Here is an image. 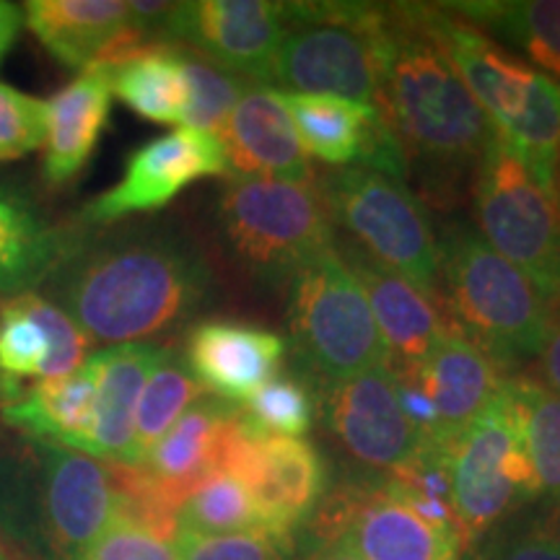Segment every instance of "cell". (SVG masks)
<instances>
[{
	"label": "cell",
	"instance_id": "1",
	"mask_svg": "<svg viewBox=\"0 0 560 560\" xmlns=\"http://www.w3.org/2000/svg\"><path fill=\"white\" fill-rule=\"evenodd\" d=\"M91 342H149L192 317L213 289L198 249L170 234L83 240L45 280Z\"/></svg>",
	"mask_w": 560,
	"mask_h": 560
},
{
	"label": "cell",
	"instance_id": "2",
	"mask_svg": "<svg viewBox=\"0 0 560 560\" xmlns=\"http://www.w3.org/2000/svg\"><path fill=\"white\" fill-rule=\"evenodd\" d=\"M376 112L408 159L439 172L478 166L495 130L433 39L420 3L384 5Z\"/></svg>",
	"mask_w": 560,
	"mask_h": 560
},
{
	"label": "cell",
	"instance_id": "3",
	"mask_svg": "<svg viewBox=\"0 0 560 560\" xmlns=\"http://www.w3.org/2000/svg\"><path fill=\"white\" fill-rule=\"evenodd\" d=\"M439 280V301L450 325L501 366L542 353L552 304L470 226L444 231Z\"/></svg>",
	"mask_w": 560,
	"mask_h": 560
},
{
	"label": "cell",
	"instance_id": "4",
	"mask_svg": "<svg viewBox=\"0 0 560 560\" xmlns=\"http://www.w3.org/2000/svg\"><path fill=\"white\" fill-rule=\"evenodd\" d=\"M285 16L270 81L289 94L340 96L374 107L384 5L285 3Z\"/></svg>",
	"mask_w": 560,
	"mask_h": 560
},
{
	"label": "cell",
	"instance_id": "5",
	"mask_svg": "<svg viewBox=\"0 0 560 560\" xmlns=\"http://www.w3.org/2000/svg\"><path fill=\"white\" fill-rule=\"evenodd\" d=\"M219 219L231 252L252 276L268 283L291 280L306 262L335 247L317 182L231 177Z\"/></svg>",
	"mask_w": 560,
	"mask_h": 560
},
{
	"label": "cell",
	"instance_id": "6",
	"mask_svg": "<svg viewBox=\"0 0 560 560\" xmlns=\"http://www.w3.org/2000/svg\"><path fill=\"white\" fill-rule=\"evenodd\" d=\"M289 332L301 366L327 384L389 361L366 293L338 247L325 249L291 278Z\"/></svg>",
	"mask_w": 560,
	"mask_h": 560
},
{
	"label": "cell",
	"instance_id": "7",
	"mask_svg": "<svg viewBox=\"0 0 560 560\" xmlns=\"http://www.w3.org/2000/svg\"><path fill=\"white\" fill-rule=\"evenodd\" d=\"M330 221L348 231L361 252L439 299V242L405 179L346 166L317 182Z\"/></svg>",
	"mask_w": 560,
	"mask_h": 560
},
{
	"label": "cell",
	"instance_id": "8",
	"mask_svg": "<svg viewBox=\"0 0 560 560\" xmlns=\"http://www.w3.org/2000/svg\"><path fill=\"white\" fill-rule=\"evenodd\" d=\"M446 457L462 548L480 540L509 511L542 495L524 444L520 410L506 384L478 418L446 444Z\"/></svg>",
	"mask_w": 560,
	"mask_h": 560
},
{
	"label": "cell",
	"instance_id": "9",
	"mask_svg": "<svg viewBox=\"0 0 560 560\" xmlns=\"http://www.w3.org/2000/svg\"><path fill=\"white\" fill-rule=\"evenodd\" d=\"M472 202L480 236L552 306L560 299V195L532 177L499 138L478 161Z\"/></svg>",
	"mask_w": 560,
	"mask_h": 560
},
{
	"label": "cell",
	"instance_id": "10",
	"mask_svg": "<svg viewBox=\"0 0 560 560\" xmlns=\"http://www.w3.org/2000/svg\"><path fill=\"white\" fill-rule=\"evenodd\" d=\"M340 548L361 560H462L457 532L433 527L382 478H355L325 490L293 548Z\"/></svg>",
	"mask_w": 560,
	"mask_h": 560
},
{
	"label": "cell",
	"instance_id": "11",
	"mask_svg": "<svg viewBox=\"0 0 560 560\" xmlns=\"http://www.w3.org/2000/svg\"><path fill=\"white\" fill-rule=\"evenodd\" d=\"M223 470L249 488L268 535L289 548L327 490V467L317 446L306 439L257 433L242 412L223 452Z\"/></svg>",
	"mask_w": 560,
	"mask_h": 560
},
{
	"label": "cell",
	"instance_id": "12",
	"mask_svg": "<svg viewBox=\"0 0 560 560\" xmlns=\"http://www.w3.org/2000/svg\"><path fill=\"white\" fill-rule=\"evenodd\" d=\"M30 450L45 560H75L117 514L112 465L55 441L30 439Z\"/></svg>",
	"mask_w": 560,
	"mask_h": 560
},
{
	"label": "cell",
	"instance_id": "13",
	"mask_svg": "<svg viewBox=\"0 0 560 560\" xmlns=\"http://www.w3.org/2000/svg\"><path fill=\"white\" fill-rule=\"evenodd\" d=\"M322 412L342 452L361 465L369 478H387L429 444L402 412L389 366L332 382L325 389Z\"/></svg>",
	"mask_w": 560,
	"mask_h": 560
},
{
	"label": "cell",
	"instance_id": "14",
	"mask_svg": "<svg viewBox=\"0 0 560 560\" xmlns=\"http://www.w3.org/2000/svg\"><path fill=\"white\" fill-rule=\"evenodd\" d=\"M229 161L221 140L179 128L149 140L130 153L122 179L81 210L83 226H109L128 215L151 213L177 198L192 182L226 177Z\"/></svg>",
	"mask_w": 560,
	"mask_h": 560
},
{
	"label": "cell",
	"instance_id": "15",
	"mask_svg": "<svg viewBox=\"0 0 560 560\" xmlns=\"http://www.w3.org/2000/svg\"><path fill=\"white\" fill-rule=\"evenodd\" d=\"M289 16L272 0H195L174 3L164 42L185 45L215 66L255 83L270 81Z\"/></svg>",
	"mask_w": 560,
	"mask_h": 560
},
{
	"label": "cell",
	"instance_id": "16",
	"mask_svg": "<svg viewBox=\"0 0 560 560\" xmlns=\"http://www.w3.org/2000/svg\"><path fill=\"white\" fill-rule=\"evenodd\" d=\"M91 340L66 310L30 291L0 301V405L16 400L26 380H58L89 361Z\"/></svg>",
	"mask_w": 560,
	"mask_h": 560
},
{
	"label": "cell",
	"instance_id": "17",
	"mask_svg": "<svg viewBox=\"0 0 560 560\" xmlns=\"http://www.w3.org/2000/svg\"><path fill=\"white\" fill-rule=\"evenodd\" d=\"M306 153L332 166H353L405 179L408 156L376 107L340 96L278 91Z\"/></svg>",
	"mask_w": 560,
	"mask_h": 560
},
{
	"label": "cell",
	"instance_id": "18",
	"mask_svg": "<svg viewBox=\"0 0 560 560\" xmlns=\"http://www.w3.org/2000/svg\"><path fill=\"white\" fill-rule=\"evenodd\" d=\"M420 9H423V21L433 39L450 58L472 100L486 112L495 138L503 136L527 109L540 70L503 50L490 34L459 19L457 13L446 9V3H420Z\"/></svg>",
	"mask_w": 560,
	"mask_h": 560
},
{
	"label": "cell",
	"instance_id": "19",
	"mask_svg": "<svg viewBox=\"0 0 560 560\" xmlns=\"http://www.w3.org/2000/svg\"><path fill=\"white\" fill-rule=\"evenodd\" d=\"M185 361L200 387L229 402H247L280 369L285 340L240 319H202L187 330Z\"/></svg>",
	"mask_w": 560,
	"mask_h": 560
},
{
	"label": "cell",
	"instance_id": "20",
	"mask_svg": "<svg viewBox=\"0 0 560 560\" xmlns=\"http://www.w3.org/2000/svg\"><path fill=\"white\" fill-rule=\"evenodd\" d=\"M21 9L45 50L79 73L149 45L132 26L128 0H30Z\"/></svg>",
	"mask_w": 560,
	"mask_h": 560
},
{
	"label": "cell",
	"instance_id": "21",
	"mask_svg": "<svg viewBox=\"0 0 560 560\" xmlns=\"http://www.w3.org/2000/svg\"><path fill=\"white\" fill-rule=\"evenodd\" d=\"M338 252L366 293L371 314H374L384 346H387L389 371L418 366L436 348V342L452 330L450 319L441 310V301L371 260L359 249L346 247Z\"/></svg>",
	"mask_w": 560,
	"mask_h": 560
},
{
	"label": "cell",
	"instance_id": "22",
	"mask_svg": "<svg viewBox=\"0 0 560 560\" xmlns=\"http://www.w3.org/2000/svg\"><path fill=\"white\" fill-rule=\"evenodd\" d=\"M503 369L506 366H501L493 355L452 327L418 366L392 374L418 384L431 397L439 410V433L431 441L446 446L503 389Z\"/></svg>",
	"mask_w": 560,
	"mask_h": 560
},
{
	"label": "cell",
	"instance_id": "23",
	"mask_svg": "<svg viewBox=\"0 0 560 560\" xmlns=\"http://www.w3.org/2000/svg\"><path fill=\"white\" fill-rule=\"evenodd\" d=\"M229 177L314 182L304 145L276 89L249 83L221 136Z\"/></svg>",
	"mask_w": 560,
	"mask_h": 560
},
{
	"label": "cell",
	"instance_id": "24",
	"mask_svg": "<svg viewBox=\"0 0 560 560\" xmlns=\"http://www.w3.org/2000/svg\"><path fill=\"white\" fill-rule=\"evenodd\" d=\"M240 412L242 405L236 402L213 395L200 397L143 459L140 470L156 482L164 501L174 509V516L195 486L215 470H223V452Z\"/></svg>",
	"mask_w": 560,
	"mask_h": 560
},
{
	"label": "cell",
	"instance_id": "25",
	"mask_svg": "<svg viewBox=\"0 0 560 560\" xmlns=\"http://www.w3.org/2000/svg\"><path fill=\"white\" fill-rule=\"evenodd\" d=\"M112 86L107 68L89 66L47 102L45 179L70 185L94 156L109 125Z\"/></svg>",
	"mask_w": 560,
	"mask_h": 560
},
{
	"label": "cell",
	"instance_id": "26",
	"mask_svg": "<svg viewBox=\"0 0 560 560\" xmlns=\"http://www.w3.org/2000/svg\"><path fill=\"white\" fill-rule=\"evenodd\" d=\"M170 346L159 342H130L94 353L96 371V410L94 429L83 446V454L96 459L128 462L136 431V410L145 382L164 359Z\"/></svg>",
	"mask_w": 560,
	"mask_h": 560
},
{
	"label": "cell",
	"instance_id": "27",
	"mask_svg": "<svg viewBox=\"0 0 560 560\" xmlns=\"http://www.w3.org/2000/svg\"><path fill=\"white\" fill-rule=\"evenodd\" d=\"M81 242L79 231L52 226L32 200L0 187V301L45 283Z\"/></svg>",
	"mask_w": 560,
	"mask_h": 560
},
{
	"label": "cell",
	"instance_id": "28",
	"mask_svg": "<svg viewBox=\"0 0 560 560\" xmlns=\"http://www.w3.org/2000/svg\"><path fill=\"white\" fill-rule=\"evenodd\" d=\"M96 380L100 371L94 355H89V361L73 374L39 380L21 389L16 400L0 405V416L26 439L55 441L68 450L83 452L94 429Z\"/></svg>",
	"mask_w": 560,
	"mask_h": 560
},
{
	"label": "cell",
	"instance_id": "29",
	"mask_svg": "<svg viewBox=\"0 0 560 560\" xmlns=\"http://www.w3.org/2000/svg\"><path fill=\"white\" fill-rule=\"evenodd\" d=\"M100 66L107 68L112 96L122 100L138 117L159 125L182 122L187 83L179 45L153 42Z\"/></svg>",
	"mask_w": 560,
	"mask_h": 560
},
{
	"label": "cell",
	"instance_id": "30",
	"mask_svg": "<svg viewBox=\"0 0 560 560\" xmlns=\"http://www.w3.org/2000/svg\"><path fill=\"white\" fill-rule=\"evenodd\" d=\"M446 9L520 47L542 75L560 83V0H475Z\"/></svg>",
	"mask_w": 560,
	"mask_h": 560
},
{
	"label": "cell",
	"instance_id": "31",
	"mask_svg": "<svg viewBox=\"0 0 560 560\" xmlns=\"http://www.w3.org/2000/svg\"><path fill=\"white\" fill-rule=\"evenodd\" d=\"M208 392L195 380L185 355L177 348L166 350L164 359L153 369L145 382L143 395L136 410V431H132V446L125 465L140 467L149 452L159 444V439L177 423L182 412L206 397Z\"/></svg>",
	"mask_w": 560,
	"mask_h": 560
},
{
	"label": "cell",
	"instance_id": "32",
	"mask_svg": "<svg viewBox=\"0 0 560 560\" xmlns=\"http://www.w3.org/2000/svg\"><path fill=\"white\" fill-rule=\"evenodd\" d=\"M177 535H242L265 532V520L249 488L229 470H215L190 490L177 509ZM272 537V535H270Z\"/></svg>",
	"mask_w": 560,
	"mask_h": 560
},
{
	"label": "cell",
	"instance_id": "33",
	"mask_svg": "<svg viewBox=\"0 0 560 560\" xmlns=\"http://www.w3.org/2000/svg\"><path fill=\"white\" fill-rule=\"evenodd\" d=\"M506 387L514 397L522 418L524 444L535 467L540 493L560 495V395L529 371L506 376Z\"/></svg>",
	"mask_w": 560,
	"mask_h": 560
},
{
	"label": "cell",
	"instance_id": "34",
	"mask_svg": "<svg viewBox=\"0 0 560 560\" xmlns=\"http://www.w3.org/2000/svg\"><path fill=\"white\" fill-rule=\"evenodd\" d=\"M182 47V66H185V83H187V100L185 112H182V125L185 128L208 132V136L219 138L226 130V122L234 112L236 102L247 91L252 81L242 75L229 73L206 55Z\"/></svg>",
	"mask_w": 560,
	"mask_h": 560
},
{
	"label": "cell",
	"instance_id": "35",
	"mask_svg": "<svg viewBox=\"0 0 560 560\" xmlns=\"http://www.w3.org/2000/svg\"><path fill=\"white\" fill-rule=\"evenodd\" d=\"M242 416L265 436L301 439L314 423V392L299 376H276L244 402Z\"/></svg>",
	"mask_w": 560,
	"mask_h": 560
},
{
	"label": "cell",
	"instance_id": "36",
	"mask_svg": "<svg viewBox=\"0 0 560 560\" xmlns=\"http://www.w3.org/2000/svg\"><path fill=\"white\" fill-rule=\"evenodd\" d=\"M47 102L0 81V161L30 156L45 145Z\"/></svg>",
	"mask_w": 560,
	"mask_h": 560
},
{
	"label": "cell",
	"instance_id": "37",
	"mask_svg": "<svg viewBox=\"0 0 560 560\" xmlns=\"http://www.w3.org/2000/svg\"><path fill=\"white\" fill-rule=\"evenodd\" d=\"M75 560H179V552L166 537L115 514L109 527Z\"/></svg>",
	"mask_w": 560,
	"mask_h": 560
},
{
	"label": "cell",
	"instance_id": "38",
	"mask_svg": "<svg viewBox=\"0 0 560 560\" xmlns=\"http://www.w3.org/2000/svg\"><path fill=\"white\" fill-rule=\"evenodd\" d=\"M179 560H291L293 548L265 532L242 535H177Z\"/></svg>",
	"mask_w": 560,
	"mask_h": 560
},
{
	"label": "cell",
	"instance_id": "39",
	"mask_svg": "<svg viewBox=\"0 0 560 560\" xmlns=\"http://www.w3.org/2000/svg\"><path fill=\"white\" fill-rule=\"evenodd\" d=\"M486 560H560V552L540 529H527L509 537L488 552Z\"/></svg>",
	"mask_w": 560,
	"mask_h": 560
},
{
	"label": "cell",
	"instance_id": "40",
	"mask_svg": "<svg viewBox=\"0 0 560 560\" xmlns=\"http://www.w3.org/2000/svg\"><path fill=\"white\" fill-rule=\"evenodd\" d=\"M540 359H542L545 384H548L556 395H560V299L558 304L552 306L550 330H548V338H545Z\"/></svg>",
	"mask_w": 560,
	"mask_h": 560
},
{
	"label": "cell",
	"instance_id": "41",
	"mask_svg": "<svg viewBox=\"0 0 560 560\" xmlns=\"http://www.w3.org/2000/svg\"><path fill=\"white\" fill-rule=\"evenodd\" d=\"M21 26H24V9L11 0H0V62L16 42Z\"/></svg>",
	"mask_w": 560,
	"mask_h": 560
},
{
	"label": "cell",
	"instance_id": "42",
	"mask_svg": "<svg viewBox=\"0 0 560 560\" xmlns=\"http://www.w3.org/2000/svg\"><path fill=\"white\" fill-rule=\"evenodd\" d=\"M291 560H361L350 552L340 550V548H293V558Z\"/></svg>",
	"mask_w": 560,
	"mask_h": 560
},
{
	"label": "cell",
	"instance_id": "43",
	"mask_svg": "<svg viewBox=\"0 0 560 560\" xmlns=\"http://www.w3.org/2000/svg\"><path fill=\"white\" fill-rule=\"evenodd\" d=\"M537 529H540L542 535L548 537V540L556 545L558 552H560V495H558V499H552L548 514L542 516L540 527H537Z\"/></svg>",
	"mask_w": 560,
	"mask_h": 560
},
{
	"label": "cell",
	"instance_id": "44",
	"mask_svg": "<svg viewBox=\"0 0 560 560\" xmlns=\"http://www.w3.org/2000/svg\"><path fill=\"white\" fill-rule=\"evenodd\" d=\"M0 560H11V558H9V552L3 550V545H0Z\"/></svg>",
	"mask_w": 560,
	"mask_h": 560
}]
</instances>
